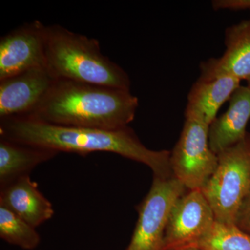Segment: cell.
<instances>
[{
  "label": "cell",
  "instance_id": "cell-11",
  "mask_svg": "<svg viewBox=\"0 0 250 250\" xmlns=\"http://www.w3.org/2000/svg\"><path fill=\"white\" fill-rule=\"evenodd\" d=\"M0 206L21 217L34 228L52 218V203L39 190L30 175L23 176L1 187Z\"/></svg>",
  "mask_w": 250,
  "mask_h": 250
},
{
  "label": "cell",
  "instance_id": "cell-13",
  "mask_svg": "<svg viewBox=\"0 0 250 250\" xmlns=\"http://www.w3.org/2000/svg\"><path fill=\"white\" fill-rule=\"evenodd\" d=\"M241 86V80L230 76L199 78L188 95L185 116L201 118L210 125L219 109Z\"/></svg>",
  "mask_w": 250,
  "mask_h": 250
},
{
  "label": "cell",
  "instance_id": "cell-4",
  "mask_svg": "<svg viewBox=\"0 0 250 250\" xmlns=\"http://www.w3.org/2000/svg\"><path fill=\"white\" fill-rule=\"evenodd\" d=\"M214 173L201 189L214 213L215 221L234 225L250 192V134L218 154Z\"/></svg>",
  "mask_w": 250,
  "mask_h": 250
},
{
  "label": "cell",
  "instance_id": "cell-12",
  "mask_svg": "<svg viewBox=\"0 0 250 250\" xmlns=\"http://www.w3.org/2000/svg\"><path fill=\"white\" fill-rule=\"evenodd\" d=\"M250 119V88L241 86L231 95L227 111L208 126V143L218 154L232 147L246 137Z\"/></svg>",
  "mask_w": 250,
  "mask_h": 250
},
{
  "label": "cell",
  "instance_id": "cell-6",
  "mask_svg": "<svg viewBox=\"0 0 250 250\" xmlns=\"http://www.w3.org/2000/svg\"><path fill=\"white\" fill-rule=\"evenodd\" d=\"M186 190L174 177H153L150 190L138 207L139 218L126 250H163L171 210Z\"/></svg>",
  "mask_w": 250,
  "mask_h": 250
},
{
  "label": "cell",
  "instance_id": "cell-17",
  "mask_svg": "<svg viewBox=\"0 0 250 250\" xmlns=\"http://www.w3.org/2000/svg\"><path fill=\"white\" fill-rule=\"evenodd\" d=\"M234 225L250 235V192L240 208Z\"/></svg>",
  "mask_w": 250,
  "mask_h": 250
},
{
  "label": "cell",
  "instance_id": "cell-9",
  "mask_svg": "<svg viewBox=\"0 0 250 250\" xmlns=\"http://www.w3.org/2000/svg\"><path fill=\"white\" fill-rule=\"evenodd\" d=\"M57 79L45 66L0 81V120L31 114Z\"/></svg>",
  "mask_w": 250,
  "mask_h": 250
},
{
  "label": "cell",
  "instance_id": "cell-3",
  "mask_svg": "<svg viewBox=\"0 0 250 250\" xmlns=\"http://www.w3.org/2000/svg\"><path fill=\"white\" fill-rule=\"evenodd\" d=\"M45 67L57 80L131 90L129 75L102 53L98 40L59 24L46 28Z\"/></svg>",
  "mask_w": 250,
  "mask_h": 250
},
{
  "label": "cell",
  "instance_id": "cell-10",
  "mask_svg": "<svg viewBox=\"0 0 250 250\" xmlns=\"http://www.w3.org/2000/svg\"><path fill=\"white\" fill-rule=\"evenodd\" d=\"M226 49L219 58H210L200 65V78L230 76L239 80L250 78V19L225 31Z\"/></svg>",
  "mask_w": 250,
  "mask_h": 250
},
{
  "label": "cell",
  "instance_id": "cell-16",
  "mask_svg": "<svg viewBox=\"0 0 250 250\" xmlns=\"http://www.w3.org/2000/svg\"><path fill=\"white\" fill-rule=\"evenodd\" d=\"M200 250H250V235L235 225L215 221L211 230L199 242Z\"/></svg>",
  "mask_w": 250,
  "mask_h": 250
},
{
  "label": "cell",
  "instance_id": "cell-8",
  "mask_svg": "<svg viewBox=\"0 0 250 250\" xmlns=\"http://www.w3.org/2000/svg\"><path fill=\"white\" fill-rule=\"evenodd\" d=\"M46 28L39 21L20 26L0 39V81L45 66Z\"/></svg>",
  "mask_w": 250,
  "mask_h": 250
},
{
  "label": "cell",
  "instance_id": "cell-19",
  "mask_svg": "<svg viewBox=\"0 0 250 250\" xmlns=\"http://www.w3.org/2000/svg\"><path fill=\"white\" fill-rule=\"evenodd\" d=\"M180 250H200L197 249V248H187V249Z\"/></svg>",
  "mask_w": 250,
  "mask_h": 250
},
{
  "label": "cell",
  "instance_id": "cell-2",
  "mask_svg": "<svg viewBox=\"0 0 250 250\" xmlns=\"http://www.w3.org/2000/svg\"><path fill=\"white\" fill-rule=\"evenodd\" d=\"M138 107L139 99L131 90L56 80L26 116L59 126L118 129L134 121Z\"/></svg>",
  "mask_w": 250,
  "mask_h": 250
},
{
  "label": "cell",
  "instance_id": "cell-7",
  "mask_svg": "<svg viewBox=\"0 0 250 250\" xmlns=\"http://www.w3.org/2000/svg\"><path fill=\"white\" fill-rule=\"evenodd\" d=\"M215 223L213 210L202 190L185 192L171 210L163 250L196 248Z\"/></svg>",
  "mask_w": 250,
  "mask_h": 250
},
{
  "label": "cell",
  "instance_id": "cell-20",
  "mask_svg": "<svg viewBox=\"0 0 250 250\" xmlns=\"http://www.w3.org/2000/svg\"><path fill=\"white\" fill-rule=\"evenodd\" d=\"M247 83H248V86L250 88V78L247 80Z\"/></svg>",
  "mask_w": 250,
  "mask_h": 250
},
{
  "label": "cell",
  "instance_id": "cell-5",
  "mask_svg": "<svg viewBox=\"0 0 250 250\" xmlns=\"http://www.w3.org/2000/svg\"><path fill=\"white\" fill-rule=\"evenodd\" d=\"M185 118L180 138L170 153L171 170L188 190H201L214 173L218 155L208 143L209 125L198 117Z\"/></svg>",
  "mask_w": 250,
  "mask_h": 250
},
{
  "label": "cell",
  "instance_id": "cell-15",
  "mask_svg": "<svg viewBox=\"0 0 250 250\" xmlns=\"http://www.w3.org/2000/svg\"><path fill=\"white\" fill-rule=\"evenodd\" d=\"M0 238L9 244L25 250L36 249L41 242V236L36 228L1 206H0Z\"/></svg>",
  "mask_w": 250,
  "mask_h": 250
},
{
  "label": "cell",
  "instance_id": "cell-18",
  "mask_svg": "<svg viewBox=\"0 0 250 250\" xmlns=\"http://www.w3.org/2000/svg\"><path fill=\"white\" fill-rule=\"evenodd\" d=\"M212 7L215 11L218 10H231V11L250 10V0H215L212 1Z\"/></svg>",
  "mask_w": 250,
  "mask_h": 250
},
{
  "label": "cell",
  "instance_id": "cell-14",
  "mask_svg": "<svg viewBox=\"0 0 250 250\" xmlns=\"http://www.w3.org/2000/svg\"><path fill=\"white\" fill-rule=\"evenodd\" d=\"M59 153L0 137V187L11 183Z\"/></svg>",
  "mask_w": 250,
  "mask_h": 250
},
{
  "label": "cell",
  "instance_id": "cell-1",
  "mask_svg": "<svg viewBox=\"0 0 250 250\" xmlns=\"http://www.w3.org/2000/svg\"><path fill=\"white\" fill-rule=\"evenodd\" d=\"M0 137L59 153H113L148 166L154 177H173L171 152L149 149L129 126L118 129L73 127L49 124L30 117H14L0 120Z\"/></svg>",
  "mask_w": 250,
  "mask_h": 250
}]
</instances>
